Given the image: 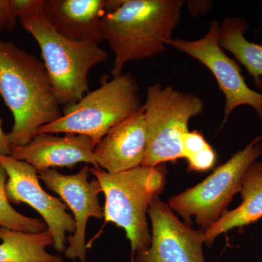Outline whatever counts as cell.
Returning a JSON list of instances; mask_svg holds the SVG:
<instances>
[{"instance_id":"obj_4","label":"cell","mask_w":262,"mask_h":262,"mask_svg":"<svg viewBox=\"0 0 262 262\" xmlns=\"http://www.w3.org/2000/svg\"><path fill=\"white\" fill-rule=\"evenodd\" d=\"M40 48L43 63L61 106L78 102L89 92L90 71L108 58L100 46L73 42L56 32L43 13L19 18Z\"/></svg>"},{"instance_id":"obj_2","label":"cell","mask_w":262,"mask_h":262,"mask_svg":"<svg viewBox=\"0 0 262 262\" xmlns=\"http://www.w3.org/2000/svg\"><path fill=\"white\" fill-rule=\"evenodd\" d=\"M183 0H122L103 18L104 41L115 53L111 75L124 66L161 54L180 22Z\"/></svg>"},{"instance_id":"obj_16","label":"cell","mask_w":262,"mask_h":262,"mask_svg":"<svg viewBox=\"0 0 262 262\" xmlns=\"http://www.w3.org/2000/svg\"><path fill=\"white\" fill-rule=\"evenodd\" d=\"M248 28L246 19L226 18L220 24L219 42L242 64L258 90L262 89V45L250 42L245 37Z\"/></svg>"},{"instance_id":"obj_18","label":"cell","mask_w":262,"mask_h":262,"mask_svg":"<svg viewBox=\"0 0 262 262\" xmlns=\"http://www.w3.org/2000/svg\"><path fill=\"white\" fill-rule=\"evenodd\" d=\"M8 178L6 170L0 164V227L27 233H39L47 230L46 222L26 216L12 207L6 192Z\"/></svg>"},{"instance_id":"obj_3","label":"cell","mask_w":262,"mask_h":262,"mask_svg":"<svg viewBox=\"0 0 262 262\" xmlns=\"http://www.w3.org/2000/svg\"><path fill=\"white\" fill-rule=\"evenodd\" d=\"M106 198L105 223L112 222L124 229L135 254L149 248L151 242L146 213L155 196L163 192L165 168L139 166L120 173H110L100 167L90 168Z\"/></svg>"},{"instance_id":"obj_11","label":"cell","mask_w":262,"mask_h":262,"mask_svg":"<svg viewBox=\"0 0 262 262\" xmlns=\"http://www.w3.org/2000/svg\"><path fill=\"white\" fill-rule=\"evenodd\" d=\"M90 168L89 165H84L78 173L73 175H63L55 168L39 173V179L48 189L61 196L73 213L76 229L68 238L69 246L66 249L65 255L71 259L78 258L80 262H86L85 231L88 221L91 217L98 220L103 218V208L98 199L101 187L96 179L89 180Z\"/></svg>"},{"instance_id":"obj_20","label":"cell","mask_w":262,"mask_h":262,"mask_svg":"<svg viewBox=\"0 0 262 262\" xmlns=\"http://www.w3.org/2000/svg\"><path fill=\"white\" fill-rule=\"evenodd\" d=\"M13 14L17 18L42 13L44 0H10Z\"/></svg>"},{"instance_id":"obj_8","label":"cell","mask_w":262,"mask_h":262,"mask_svg":"<svg viewBox=\"0 0 262 262\" xmlns=\"http://www.w3.org/2000/svg\"><path fill=\"white\" fill-rule=\"evenodd\" d=\"M220 24L213 20L204 37L196 40L182 39L169 41V46L201 62L214 76L220 91L225 97V125L234 110L241 106L254 110L262 122V94L246 83L241 67L235 59L226 54L219 42Z\"/></svg>"},{"instance_id":"obj_12","label":"cell","mask_w":262,"mask_h":262,"mask_svg":"<svg viewBox=\"0 0 262 262\" xmlns=\"http://www.w3.org/2000/svg\"><path fill=\"white\" fill-rule=\"evenodd\" d=\"M122 0H44L42 13L53 28L73 42L99 46L103 18Z\"/></svg>"},{"instance_id":"obj_5","label":"cell","mask_w":262,"mask_h":262,"mask_svg":"<svg viewBox=\"0 0 262 262\" xmlns=\"http://www.w3.org/2000/svg\"><path fill=\"white\" fill-rule=\"evenodd\" d=\"M139 85L130 73L113 77L88 93L78 102L65 106L56 121L41 127L37 134H72L89 136L98 144L117 124L142 108Z\"/></svg>"},{"instance_id":"obj_17","label":"cell","mask_w":262,"mask_h":262,"mask_svg":"<svg viewBox=\"0 0 262 262\" xmlns=\"http://www.w3.org/2000/svg\"><path fill=\"white\" fill-rule=\"evenodd\" d=\"M0 262H63V258L48 253L53 246L49 231L27 233L0 227Z\"/></svg>"},{"instance_id":"obj_14","label":"cell","mask_w":262,"mask_h":262,"mask_svg":"<svg viewBox=\"0 0 262 262\" xmlns=\"http://www.w3.org/2000/svg\"><path fill=\"white\" fill-rule=\"evenodd\" d=\"M147 132L144 106L117 124L96 144L98 167L110 173L141 166L145 158Z\"/></svg>"},{"instance_id":"obj_19","label":"cell","mask_w":262,"mask_h":262,"mask_svg":"<svg viewBox=\"0 0 262 262\" xmlns=\"http://www.w3.org/2000/svg\"><path fill=\"white\" fill-rule=\"evenodd\" d=\"M183 158L189 163V170L206 171L214 166L216 154L201 131H188L182 136Z\"/></svg>"},{"instance_id":"obj_6","label":"cell","mask_w":262,"mask_h":262,"mask_svg":"<svg viewBox=\"0 0 262 262\" xmlns=\"http://www.w3.org/2000/svg\"><path fill=\"white\" fill-rule=\"evenodd\" d=\"M204 107L195 94L159 83L149 86L144 103L147 145L141 166L155 168L183 158L182 136L189 131V120L201 115Z\"/></svg>"},{"instance_id":"obj_10","label":"cell","mask_w":262,"mask_h":262,"mask_svg":"<svg viewBox=\"0 0 262 262\" xmlns=\"http://www.w3.org/2000/svg\"><path fill=\"white\" fill-rule=\"evenodd\" d=\"M148 213L152 226L151 245L136 255L134 262H206V231L183 223L158 196L151 201Z\"/></svg>"},{"instance_id":"obj_9","label":"cell","mask_w":262,"mask_h":262,"mask_svg":"<svg viewBox=\"0 0 262 262\" xmlns=\"http://www.w3.org/2000/svg\"><path fill=\"white\" fill-rule=\"evenodd\" d=\"M0 164L8 173L6 192L10 203H27L35 209L48 226L55 250L65 252L66 234L74 233L76 229L75 219L67 213L66 203L42 189L37 170L29 163L0 154Z\"/></svg>"},{"instance_id":"obj_13","label":"cell","mask_w":262,"mask_h":262,"mask_svg":"<svg viewBox=\"0 0 262 262\" xmlns=\"http://www.w3.org/2000/svg\"><path fill=\"white\" fill-rule=\"evenodd\" d=\"M94 140L87 136L66 134L55 136L38 134L29 144L12 150L10 156L32 165L37 173L60 167L73 168L80 163L98 167Z\"/></svg>"},{"instance_id":"obj_15","label":"cell","mask_w":262,"mask_h":262,"mask_svg":"<svg viewBox=\"0 0 262 262\" xmlns=\"http://www.w3.org/2000/svg\"><path fill=\"white\" fill-rule=\"evenodd\" d=\"M243 202L232 211H227L206 231V243L210 247L220 234L241 228L262 218V161L254 162L245 174L241 191Z\"/></svg>"},{"instance_id":"obj_1","label":"cell","mask_w":262,"mask_h":262,"mask_svg":"<svg viewBox=\"0 0 262 262\" xmlns=\"http://www.w3.org/2000/svg\"><path fill=\"white\" fill-rule=\"evenodd\" d=\"M0 96L14 120L6 134L11 151L29 144L41 127L63 115L43 62L1 37Z\"/></svg>"},{"instance_id":"obj_22","label":"cell","mask_w":262,"mask_h":262,"mask_svg":"<svg viewBox=\"0 0 262 262\" xmlns=\"http://www.w3.org/2000/svg\"><path fill=\"white\" fill-rule=\"evenodd\" d=\"M0 154L5 155L11 154V149H10L8 141H7L6 134H5L3 127H2L1 118H0Z\"/></svg>"},{"instance_id":"obj_7","label":"cell","mask_w":262,"mask_h":262,"mask_svg":"<svg viewBox=\"0 0 262 262\" xmlns=\"http://www.w3.org/2000/svg\"><path fill=\"white\" fill-rule=\"evenodd\" d=\"M262 134L218 167L203 182L169 199L168 206L187 225L192 216L203 230L214 225L226 212L237 193L241 192L245 174L262 154ZM192 227V226H191Z\"/></svg>"},{"instance_id":"obj_21","label":"cell","mask_w":262,"mask_h":262,"mask_svg":"<svg viewBox=\"0 0 262 262\" xmlns=\"http://www.w3.org/2000/svg\"><path fill=\"white\" fill-rule=\"evenodd\" d=\"M18 18L13 14L10 0H0V34L3 32H12L16 29Z\"/></svg>"}]
</instances>
